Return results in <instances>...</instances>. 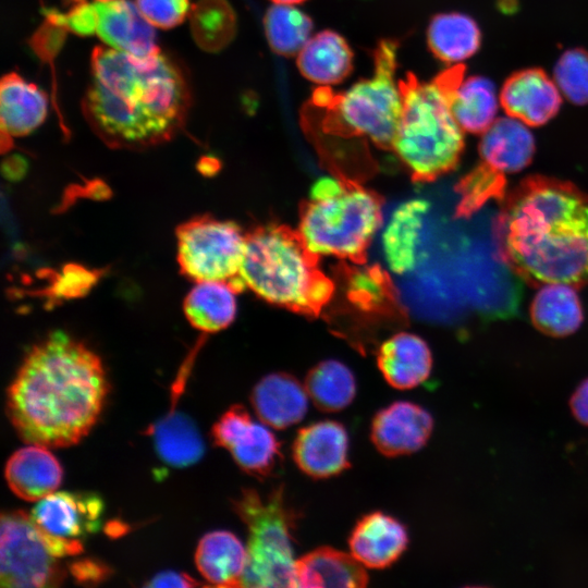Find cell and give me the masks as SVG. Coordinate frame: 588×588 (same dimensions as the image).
<instances>
[{
	"mask_svg": "<svg viewBox=\"0 0 588 588\" xmlns=\"http://www.w3.org/2000/svg\"><path fill=\"white\" fill-rule=\"evenodd\" d=\"M191 100L186 75L172 58L94 48L82 111L107 146L140 150L171 140L185 124Z\"/></svg>",
	"mask_w": 588,
	"mask_h": 588,
	"instance_id": "cell-1",
	"label": "cell"
},
{
	"mask_svg": "<svg viewBox=\"0 0 588 588\" xmlns=\"http://www.w3.org/2000/svg\"><path fill=\"white\" fill-rule=\"evenodd\" d=\"M108 391L100 357L65 332L53 331L26 354L8 389L7 412L26 443L71 446L94 427Z\"/></svg>",
	"mask_w": 588,
	"mask_h": 588,
	"instance_id": "cell-2",
	"label": "cell"
},
{
	"mask_svg": "<svg viewBox=\"0 0 588 588\" xmlns=\"http://www.w3.org/2000/svg\"><path fill=\"white\" fill-rule=\"evenodd\" d=\"M497 219L499 253L532 286L588 283V194L530 175L506 192Z\"/></svg>",
	"mask_w": 588,
	"mask_h": 588,
	"instance_id": "cell-3",
	"label": "cell"
},
{
	"mask_svg": "<svg viewBox=\"0 0 588 588\" xmlns=\"http://www.w3.org/2000/svg\"><path fill=\"white\" fill-rule=\"evenodd\" d=\"M396 39L384 38L373 49V73L347 90L334 93L329 86L314 90L301 110L305 132L317 146L328 142H368L392 150L402 114V97L395 82Z\"/></svg>",
	"mask_w": 588,
	"mask_h": 588,
	"instance_id": "cell-4",
	"label": "cell"
},
{
	"mask_svg": "<svg viewBox=\"0 0 588 588\" xmlns=\"http://www.w3.org/2000/svg\"><path fill=\"white\" fill-rule=\"evenodd\" d=\"M465 66H450L429 82L407 72L397 82L402 114L392 150L416 181L429 182L452 171L463 154L464 131L451 109Z\"/></svg>",
	"mask_w": 588,
	"mask_h": 588,
	"instance_id": "cell-5",
	"label": "cell"
},
{
	"mask_svg": "<svg viewBox=\"0 0 588 588\" xmlns=\"http://www.w3.org/2000/svg\"><path fill=\"white\" fill-rule=\"evenodd\" d=\"M240 278L262 299L307 315L318 314L333 294L318 256L285 225L270 224L247 234Z\"/></svg>",
	"mask_w": 588,
	"mask_h": 588,
	"instance_id": "cell-6",
	"label": "cell"
},
{
	"mask_svg": "<svg viewBox=\"0 0 588 588\" xmlns=\"http://www.w3.org/2000/svg\"><path fill=\"white\" fill-rule=\"evenodd\" d=\"M381 222L382 200L375 192L348 179L324 176L310 188L297 232L318 257L360 262Z\"/></svg>",
	"mask_w": 588,
	"mask_h": 588,
	"instance_id": "cell-7",
	"label": "cell"
},
{
	"mask_svg": "<svg viewBox=\"0 0 588 588\" xmlns=\"http://www.w3.org/2000/svg\"><path fill=\"white\" fill-rule=\"evenodd\" d=\"M233 509L248 531L247 564L242 587H295L293 558L296 514L287 505L283 486L265 498L244 489Z\"/></svg>",
	"mask_w": 588,
	"mask_h": 588,
	"instance_id": "cell-8",
	"label": "cell"
},
{
	"mask_svg": "<svg viewBox=\"0 0 588 588\" xmlns=\"http://www.w3.org/2000/svg\"><path fill=\"white\" fill-rule=\"evenodd\" d=\"M527 126L507 115L495 119L482 133L480 161L455 186L460 195L456 217L468 218L488 201L503 200L507 175L526 168L535 154V139Z\"/></svg>",
	"mask_w": 588,
	"mask_h": 588,
	"instance_id": "cell-9",
	"label": "cell"
},
{
	"mask_svg": "<svg viewBox=\"0 0 588 588\" xmlns=\"http://www.w3.org/2000/svg\"><path fill=\"white\" fill-rule=\"evenodd\" d=\"M176 260L181 273L191 281H228L241 292V267L247 234L232 221L209 215L194 217L175 231Z\"/></svg>",
	"mask_w": 588,
	"mask_h": 588,
	"instance_id": "cell-10",
	"label": "cell"
},
{
	"mask_svg": "<svg viewBox=\"0 0 588 588\" xmlns=\"http://www.w3.org/2000/svg\"><path fill=\"white\" fill-rule=\"evenodd\" d=\"M66 571L50 550L30 514L15 510L1 515L0 583L10 588L56 587Z\"/></svg>",
	"mask_w": 588,
	"mask_h": 588,
	"instance_id": "cell-11",
	"label": "cell"
},
{
	"mask_svg": "<svg viewBox=\"0 0 588 588\" xmlns=\"http://www.w3.org/2000/svg\"><path fill=\"white\" fill-rule=\"evenodd\" d=\"M211 436L213 443L228 450L236 465L250 476L265 479L281 466V443L266 424L255 422L241 404L222 414Z\"/></svg>",
	"mask_w": 588,
	"mask_h": 588,
	"instance_id": "cell-12",
	"label": "cell"
},
{
	"mask_svg": "<svg viewBox=\"0 0 588 588\" xmlns=\"http://www.w3.org/2000/svg\"><path fill=\"white\" fill-rule=\"evenodd\" d=\"M433 419L427 409L408 401H397L381 408L371 421L370 438L387 457L408 455L428 442Z\"/></svg>",
	"mask_w": 588,
	"mask_h": 588,
	"instance_id": "cell-13",
	"label": "cell"
},
{
	"mask_svg": "<svg viewBox=\"0 0 588 588\" xmlns=\"http://www.w3.org/2000/svg\"><path fill=\"white\" fill-rule=\"evenodd\" d=\"M102 512L96 493L54 491L37 501L30 516L48 534L82 540L98 530Z\"/></svg>",
	"mask_w": 588,
	"mask_h": 588,
	"instance_id": "cell-14",
	"label": "cell"
},
{
	"mask_svg": "<svg viewBox=\"0 0 588 588\" xmlns=\"http://www.w3.org/2000/svg\"><path fill=\"white\" fill-rule=\"evenodd\" d=\"M297 467L314 479L336 476L350 467L348 434L335 420H321L301 428L292 445Z\"/></svg>",
	"mask_w": 588,
	"mask_h": 588,
	"instance_id": "cell-15",
	"label": "cell"
},
{
	"mask_svg": "<svg viewBox=\"0 0 588 588\" xmlns=\"http://www.w3.org/2000/svg\"><path fill=\"white\" fill-rule=\"evenodd\" d=\"M500 105L505 113L528 126H540L559 112L562 94L554 79L538 68L512 74L503 84Z\"/></svg>",
	"mask_w": 588,
	"mask_h": 588,
	"instance_id": "cell-16",
	"label": "cell"
},
{
	"mask_svg": "<svg viewBox=\"0 0 588 588\" xmlns=\"http://www.w3.org/2000/svg\"><path fill=\"white\" fill-rule=\"evenodd\" d=\"M97 35L109 47L138 58L160 53L155 26L126 0L97 1Z\"/></svg>",
	"mask_w": 588,
	"mask_h": 588,
	"instance_id": "cell-17",
	"label": "cell"
},
{
	"mask_svg": "<svg viewBox=\"0 0 588 588\" xmlns=\"http://www.w3.org/2000/svg\"><path fill=\"white\" fill-rule=\"evenodd\" d=\"M407 544L406 527L395 517L379 511L364 515L348 538L352 555L364 566L376 569L392 565Z\"/></svg>",
	"mask_w": 588,
	"mask_h": 588,
	"instance_id": "cell-18",
	"label": "cell"
},
{
	"mask_svg": "<svg viewBox=\"0 0 588 588\" xmlns=\"http://www.w3.org/2000/svg\"><path fill=\"white\" fill-rule=\"evenodd\" d=\"M250 403L264 424L274 429H285L299 422L306 415L308 394L294 376L273 372L256 383Z\"/></svg>",
	"mask_w": 588,
	"mask_h": 588,
	"instance_id": "cell-19",
	"label": "cell"
},
{
	"mask_svg": "<svg viewBox=\"0 0 588 588\" xmlns=\"http://www.w3.org/2000/svg\"><path fill=\"white\" fill-rule=\"evenodd\" d=\"M38 444L15 451L8 460L4 477L14 494L26 501H39L60 486L63 470L54 457Z\"/></svg>",
	"mask_w": 588,
	"mask_h": 588,
	"instance_id": "cell-20",
	"label": "cell"
},
{
	"mask_svg": "<svg viewBox=\"0 0 588 588\" xmlns=\"http://www.w3.org/2000/svg\"><path fill=\"white\" fill-rule=\"evenodd\" d=\"M377 364L391 387L409 390L427 380L432 357L428 344L420 336L400 332L380 345Z\"/></svg>",
	"mask_w": 588,
	"mask_h": 588,
	"instance_id": "cell-21",
	"label": "cell"
},
{
	"mask_svg": "<svg viewBox=\"0 0 588 588\" xmlns=\"http://www.w3.org/2000/svg\"><path fill=\"white\" fill-rule=\"evenodd\" d=\"M295 587L363 588L369 576L352 554L330 547L317 548L295 560Z\"/></svg>",
	"mask_w": 588,
	"mask_h": 588,
	"instance_id": "cell-22",
	"label": "cell"
},
{
	"mask_svg": "<svg viewBox=\"0 0 588 588\" xmlns=\"http://www.w3.org/2000/svg\"><path fill=\"white\" fill-rule=\"evenodd\" d=\"M47 95L19 73L10 72L0 82L1 130L11 136H25L46 119Z\"/></svg>",
	"mask_w": 588,
	"mask_h": 588,
	"instance_id": "cell-23",
	"label": "cell"
},
{
	"mask_svg": "<svg viewBox=\"0 0 588 588\" xmlns=\"http://www.w3.org/2000/svg\"><path fill=\"white\" fill-rule=\"evenodd\" d=\"M429 204L411 199L401 204L391 215L382 233V249L389 268L399 274L415 268L418 259L419 237Z\"/></svg>",
	"mask_w": 588,
	"mask_h": 588,
	"instance_id": "cell-24",
	"label": "cell"
},
{
	"mask_svg": "<svg viewBox=\"0 0 588 588\" xmlns=\"http://www.w3.org/2000/svg\"><path fill=\"white\" fill-rule=\"evenodd\" d=\"M195 563L201 576L217 587H242L247 549L234 534L215 530L199 541Z\"/></svg>",
	"mask_w": 588,
	"mask_h": 588,
	"instance_id": "cell-25",
	"label": "cell"
},
{
	"mask_svg": "<svg viewBox=\"0 0 588 588\" xmlns=\"http://www.w3.org/2000/svg\"><path fill=\"white\" fill-rule=\"evenodd\" d=\"M353 51L334 30L317 33L297 54V68L307 79L320 85L343 82L353 71Z\"/></svg>",
	"mask_w": 588,
	"mask_h": 588,
	"instance_id": "cell-26",
	"label": "cell"
},
{
	"mask_svg": "<svg viewBox=\"0 0 588 588\" xmlns=\"http://www.w3.org/2000/svg\"><path fill=\"white\" fill-rule=\"evenodd\" d=\"M238 292L228 281L196 282L184 298L183 313L191 326L203 333L219 332L235 319Z\"/></svg>",
	"mask_w": 588,
	"mask_h": 588,
	"instance_id": "cell-27",
	"label": "cell"
},
{
	"mask_svg": "<svg viewBox=\"0 0 588 588\" xmlns=\"http://www.w3.org/2000/svg\"><path fill=\"white\" fill-rule=\"evenodd\" d=\"M530 317L534 326L547 335L562 338L574 333L584 319L576 287L543 284L532 299Z\"/></svg>",
	"mask_w": 588,
	"mask_h": 588,
	"instance_id": "cell-28",
	"label": "cell"
},
{
	"mask_svg": "<svg viewBox=\"0 0 588 588\" xmlns=\"http://www.w3.org/2000/svg\"><path fill=\"white\" fill-rule=\"evenodd\" d=\"M159 457L173 467L195 464L204 454V442L191 417L174 407L149 427Z\"/></svg>",
	"mask_w": 588,
	"mask_h": 588,
	"instance_id": "cell-29",
	"label": "cell"
},
{
	"mask_svg": "<svg viewBox=\"0 0 588 588\" xmlns=\"http://www.w3.org/2000/svg\"><path fill=\"white\" fill-rule=\"evenodd\" d=\"M427 42L436 58L458 64L477 52L481 33L477 23L466 14L441 13L429 23Z\"/></svg>",
	"mask_w": 588,
	"mask_h": 588,
	"instance_id": "cell-30",
	"label": "cell"
},
{
	"mask_svg": "<svg viewBox=\"0 0 588 588\" xmlns=\"http://www.w3.org/2000/svg\"><path fill=\"white\" fill-rule=\"evenodd\" d=\"M499 102L492 82L475 75L461 82L453 95L451 109L464 132L482 134L495 121Z\"/></svg>",
	"mask_w": 588,
	"mask_h": 588,
	"instance_id": "cell-31",
	"label": "cell"
},
{
	"mask_svg": "<svg viewBox=\"0 0 588 588\" xmlns=\"http://www.w3.org/2000/svg\"><path fill=\"white\" fill-rule=\"evenodd\" d=\"M305 389L318 409L339 412L353 402L356 395V381L346 365L328 359L309 370L305 379Z\"/></svg>",
	"mask_w": 588,
	"mask_h": 588,
	"instance_id": "cell-32",
	"label": "cell"
},
{
	"mask_svg": "<svg viewBox=\"0 0 588 588\" xmlns=\"http://www.w3.org/2000/svg\"><path fill=\"white\" fill-rule=\"evenodd\" d=\"M192 36L208 52L224 49L236 33V16L228 0H198L191 7Z\"/></svg>",
	"mask_w": 588,
	"mask_h": 588,
	"instance_id": "cell-33",
	"label": "cell"
},
{
	"mask_svg": "<svg viewBox=\"0 0 588 588\" xmlns=\"http://www.w3.org/2000/svg\"><path fill=\"white\" fill-rule=\"evenodd\" d=\"M264 27L271 50L282 57H293L309 40L314 23L294 5L274 3L264 16Z\"/></svg>",
	"mask_w": 588,
	"mask_h": 588,
	"instance_id": "cell-34",
	"label": "cell"
},
{
	"mask_svg": "<svg viewBox=\"0 0 588 588\" xmlns=\"http://www.w3.org/2000/svg\"><path fill=\"white\" fill-rule=\"evenodd\" d=\"M553 79L568 101L588 103V51L581 48L565 51L555 64Z\"/></svg>",
	"mask_w": 588,
	"mask_h": 588,
	"instance_id": "cell-35",
	"label": "cell"
},
{
	"mask_svg": "<svg viewBox=\"0 0 588 588\" xmlns=\"http://www.w3.org/2000/svg\"><path fill=\"white\" fill-rule=\"evenodd\" d=\"M144 17L155 27L170 29L189 14V0H136Z\"/></svg>",
	"mask_w": 588,
	"mask_h": 588,
	"instance_id": "cell-36",
	"label": "cell"
},
{
	"mask_svg": "<svg viewBox=\"0 0 588 588\" xmlns=\"http://www.w3.org/2000/svg\"><path fill=\"white\" fill-rule=\"evenodd\" d=\"M63 24L69 32L79 36L97 33L98 12L95 3L85 0H73L66 13H62Z\"/></svg>",
	"mask_w": 588,
	"mask_h": 588,
	"instance_id": "cell-37",
	"label": "cell"
},
{
	"mask_svg": "<svg viewBox=\"0 0 588 588\" xmlns=\"http://www.w3.org/2000/svg\"><path fill=\"white\" fill-rule=\"evenodd\" d=\"M71 574L81 583H97L105 578L108 569L99 562L82 560L70 566Z\"/></svg>",
	"mask_w": 588,
	"mask_h": 588,
	"instance_id": "cell-38",
	"label": "cell"
},
{
	"mask_svg": "<svg viewBox=\"0 0 588 588\" xmlns=\"http://www.w3.org/2000/svg\"><path fill=\"white\" fill-rule=\"evenodd\" d=\"M201 584L195 580L186 573L179 572H161L154 576L150 581L146 583L147 587H196Z\"/></svg>",
	"mask_w": 588,
	"mask_h": 588,
	"instance_id": "cell-39",
	"label": "cell"
},
{
	"mask_svg": "<svg viewBox=\"0 0 588 588\" xmlns=\"http://www.w3.org/2000/svg\"><path fill=\"white\" fill-rule=\"evenodd\" d=\"M569 406L574 417L588 426V379L584 380L573 393Z\"/></svg>",
	"mask_w": 588,
	"mask_h": 588,
	"instance_id": "cell-40",
	"label": "cell"
},
{
	"mask_svg": "<svg viewBox=\"0 0 588 588\" xmlns=\"http://www.w3.org/2000/svg\"><path fill=\"white\" fill-rule=\"evenodd\" d=\"M270 1H272L273 3H278V4H291V5H294V4L303 3L306 0H270Z\"/></svg>",
	"mask_w": 588,
	"mask_h": 588,
	"instance_id": "cell-41",
	"label": "cell"
},
{
	"mask_svg": "<svg viewBox=\"0 0 588 588\" xmlns=\"http://www.w3.org/2000/svg\"><path fill=\"white\" fill-rule=\"evenodd\" d=\"M96 1L106 2V1H114V0H96Z\"/></svg>",
	"mask_w": 588,
	"mask_h": 588,
	"instance_id": "cell-42",
	"label": "cell"
}]
</instances>
